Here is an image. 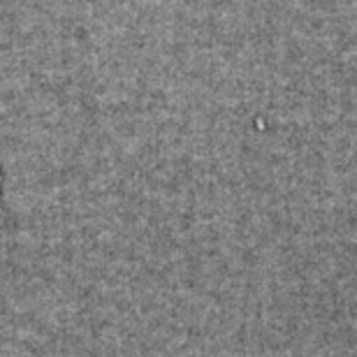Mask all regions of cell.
<instances>
[{
	"mask_svg": "<svg viewBox=\"0 0 357 357\" xmlns=\"http://www.w3.org/2000/svg\"><path fill=\"white\" fill-rule=\"evenodd\" d=\"M0 199H3V174H0Z\"/></svg>",
	"mask_w": 357,
	"mask_h": 357,
	"instance_id": "6da1fadb",
	"label": "cell"
}]
</instances>
